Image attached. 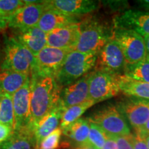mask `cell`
<instances>
[{"mask_svg":"<svg viewBox=\"0 0 149 149\" xmlns=\"http://www.w3.org/2000/svg\"><path fill=\"white\" fill-rule=\"evenodd\" d=\"M117 149H134L133 133L127 136L115 137Z\"/></svg>","mask_w":149,"mask_h":149,"instance_id":"obj_30","label":"cell"},{"mask_svg":"<svg viewBox=\"0 0 149 149\" xmlns=\"http://www.w3.org/2000/svg\"><path fill=\"white\" fill-rule=\"evenodd\" d=\"M89 122H90V131H89L88 143L96 149H101L105 144L109 137L95 123L90 120Z\"/></svg>","mask_w":149,"mask_h":149,"instance_id":"obj_28","label":"cell"},{"mask_svg":"<svg viewBox=\"0 0 149 149\" xmlns=\"http://www.w3.org/2000/svg\"><path fill=\"white\" fill-rule=\"evenodd\" d=\"M70 51H72L71 50L46 46L35 57L30 77L55 78L66 56Z\"/></svg>","mask_w":149,"mask_h":149,"instance_id":"obj_5","label":"cell"},{"mask_svg":"<svg viewBox=\"0 0 149 149\" xmlns=\"http://www.w3.org/2000/svg\"><path fill=\"white\" fill-rule=\"evenodd\" d=\"M89 120L100 126L109 137L115 138L132 134L129 124L116 106L110 105L100 110Z\"/></svg>","mask_w":149,"mask_h":149,"instance_id":"obj_6","label":"cell"},{"mask_svg":"<svg viewBox=\"0 0 149 149\" xmlns=\"http://www.w3.org/2000/svg\"><path fill=\"white\" fill-rule=\"evenodd\" d=\"M99 1L93 0H53L45 1L46 10L52 9L67 15L77 17L88 14L97 9Z\"/></svg>","mask_w":149,"mask_h":149,"instance_id":"obj_13","label":"cell"},{"mask_svg":"<svg viewBox=\"0 0 149 149\" xmlns=\"http://www.w3.org/2000/svg\"><path fill=\"white\" fill-rule=\"evenodd\" d=\"M104 3L112 10L116 11L126 9L128 6V2L126 1H104Z\"/></svg>","mask_w":149,"mask_h":149,"instance_id":"obj_32","label":"cell"},{"mask_svg":"<svg viewBox=\"0 0 149 149\" xmlns=\"http://www.w3.org/2000/svg\"><path fill=\"white\" fill-rule=\"evenodd\" d=\"M101 149H117V143L113 137H109Z\"/></svg>","mask_w":149,"mask_h":149,"instance_id":"obj_34","label":"cell"},{"mask_svg":"<svg viewBox=\"0 0 149 149\" xmlns=\"http://www.w3.org/2000/svg\"><path fill=\"white\" fill-rule=\"evenodd\" d=\"M70 146V145L68 144V143H63L62 144L59 146V149H61V148H68Z\"/></svg>","mask_w":149,"mask_h":149,"instance_id":"obj_39","label":"cell"},{"mask_svg":"<svg viewBox=\"0 0 149 149\" xmlns=\"http://www.w3.org/2000/svg\"><path fill=\"white\" fill-rule=\"evenodd\" d=\"M90 122L88 119L79 118L62 130V133L77 145L88 143Z\"/></svg>","mask_w":149,"mask_h":149,"instance_id":"obj_23","label":"cell"},{"mask_svg":"<svg viewBox=\"0 0 149 149\" xmlns=\"http://www.w3.org/2000/svg\"><path fill=\"white\" fill-rule=\"evenodd\" d=\"M25 5L21 0H0V29H4L9 19Z\"/></svg>","mask_w":149,"mask_h":149,"instance_id":"obj_27","label":"cell"},{"mask_svg":"<svg viewBox=\"0 0 149 149\" xmlns=\"http://www.w3.org/2000/svg\"><path fill=\"white\" fill-rule=\"evenodd\" d=\"M13 129L8 126L0 124V142L2 143L6 141L13 133Z\"/></svg>","mask_w":149,"mask_h":149,"instance_id":"obj_33","label":"cell"},{"mask_svg":"<svg viewBox=\"0 0 149 149\" xmlns=\"http://www.w3.org/2000/svg\"><path fill=\"white\" fill-rule=\"evenodd\" d=\"M30 74L1 70L0 71V95L9 94L13 95L23 86Z\"/></svg>","mask_w":149,"mask_h":149,"instance_id":"obj_21","label":"cell"},{"mask_svg":"<svg viewBox=\"0 0 149 149\" xmlns=\"http://www.w3.org/2000/svg\"><path fill=\"white\" fill-rule=\"evenodd\" d=\"M26 5L9 19L8 26L19 31L37 26L46 10L45 1H24Z\"/></svg>","mask_w":149,"mask_h":149,"instance_id":"obj_12","label":"cell"},{"mask_svg":"<svg viewBox=\"0 0 149 149\" xmlns=\"http://www.w3.org/2000/svg\"><path fill=\"white\" fill-rule=\"evenodd\" d=\"M0 124L10 127L14 130V109L11 95H0Z\"/></svg>","mask_w":149,"mask_h":149,"instance_id":"obj_26","label":"cell"},{"mask_svg":"<svg viewBox=\"0 0 149 149\" xmlns=\"http://www.w3.org/2000/svg\"><path fill=\"white\" fill-rule=\"evenodd\" d=\"M113 29L95 19L80 22V34L74 51L98 55L106 44L113 38Z\"/></svg>","mask_w":149,"mask_h":149,"instance_id":"obj_2","label":"cell"},{"mask_svg":"<svg viewBox=\"0 0 149 149\" xmlns=\"http://www.w3.org/2000/svg\"><path fill=\"white\" fill-rule=\"evenodd\" d=\"M65 110L66 109L60 100L57 107L37 124L35 130L36 149L40 148L41 143L46 137L59 127V126H60L61 118Z\"/></svg>","mask_w":149,"mask_h":149,"instance_id":"obj_17","label":"cell"},{"mask_svg":"<svg viewBox=\"0 0 149 149\" xmlns=\"http://www.w3.org/2000/svg\"><path fill=\"white\" fill-rule=\"evenodd\" d=\"M117 107L135 131L140 130L149 120V100L147 99L128 97Z\"/></svg>","mask_w":149,"mask_h":149,"instance_id":"obj_11","label":"cell"},{"mask_svg":"<svg viewBox=\"0 0 149 149\" xmlns=\"http://www.w3.org/2000/svg\"><path fill=\"white\" fill-rule=\"evenodd\" d=\"M34 144L35 130L29 128L14 131L10 138L0 145V149H31Z\"/></svg>","mask_w":149,"mask_h":149,"instance_id":"obj_22","label":"cell"},{"mask_svg":"<svg viewBox=\"0 0 149 149\" xmlns=\"http://www.w3.org/2000/svg\"><path fill=\"white\" fill-rule=\"evenodd\" d=\"M61 134L62 130L59 127L42 141L38 149H59Z\"/></svg>","mask_w":149,"mask_h":149,"instance_id":"obj_29","label":"cell"},{"mask_svg":"<svg viewBox=\"0 0 149 149\" xmlns=\"http://www.w3.org/2000/svg\"><path fill=\"white\" fill-rule=\"evenodd\" d=\"M136 2L141 8L144 9V11L149 12V0H139Z\"/></svg>","mask_w":149,"mask_h":149,"instance_id":"obj_36","label":"cell"},{"mask_svg":"<svg viewBox=\"0 0 149 149\" xmlns=\"http://www.w3.org/2000/svg\"><path fill=\"white\" fill-rule=\"evenodd\" d=\"M117 83L120 92L128 97L149 100V84L131 79L122 74L117 76Z\"/></svg>","mask_w":149,"mask_h":149,"instance_id":"obj_20","label":"cell"},{"mask_svg":"<svg viewBox=\"0 0 149 149\" xmlns=\"http://www.w3.org/2000/svg\"><path fill=\"white\" fill-rule=\"evenodd\" d=\"M80 22L79 17H77L67 15L59 11L47 9L42 14L37 26L44 32L48 33L59 28Z\"/></svg>","mask_w":149,"mask_h":149,"instance_id":"obj_19","label":"cell"},{"mask_svg":"<svg viewBox=\"0 0 149 149\" xmlns=\"http://www.w3.org/2000/svg\"><path fill=\"white\" fill-rule=\"evenodd\" d=\"M138 133L139 135L142 136L143 137L146 138V137H148L149 135V120L147 121V122L145 124V125L141 128L140 130H139L138 131H135Z\"/></svg>","mask_w":149,"mask_h":149,"instance_id":"obj_35","label":"cell"},{"mask_svg":"<svg viewBox=\"0 0 149 149\" xmlns=\"http://www.w3.org/2000/svg\"><path fill=\"white\" fill-rule=\"evenodd\" d=\"M80 34V23L57 29L47 33V46L74 51Z\"/></svg>","mask_w":149,"mask_h":149,"instance_id":"obj_15","label":"cell"},{"mask_svg":"<svg viewBox=\"0 0 149 149\" xmlns=\"http://www.w3.org/2000/svg\"><path fill=\"white\" fill-rule=\"evenodd\" d=\"M113 38L118 43L122 49L126 65L135 64L146 57V51L144 38L136 31L114 28Z\"/></svg>","mask_w":149,"mask_h":149,"instance_id":"obj_7","label":"cell"},{"mask_svg":"<svg viewBox=\"0 0 149 149\" xmlns=\"http://www.w3.org/2000/svg\"><path fill=\"white\" fill-rule=\"evenodd\" d=\"M120 93L117 75L102 70H96L90 73L89 100L95 104L111 99Z\"/></svg>","mask_w":149,"mask_h":149,"instance_id":"obj_8","label":"cell"},{"mask_svg":"<svg viewBox=\"0 0 149 149\" xmlns=\"http://www.w3.org/2000/svg\"><path fill=\"white\" fill-rule=\"evenodd\" d=\"M114 28L133 30L141 35H149V12L126 10L113 20Z\"/></svg>","mask_w":149,"mask_h":149,"instance_id":"obj_14","label":"cell"},{"mask_svg":"<svg viewBox=\"0 0 149 149\" xmlns=\"http://www.w3.org/2000/svg\"><path fill=\"white\" fill-rule=\"evenodd\" d=\"M97 55L70 51L56 74L55 79L61 87L74 82L88 73L96 65Z\"/></svg>","mask_w":149,"mask_h":149,"instance_id":"obj_3","label":"cell"},{"mask_svg":"<svg viewBox=\"0 0 149 149\" xmlns=\"http://www.w3.org/2000/svg\"><path fill=\"white\" fill-rule=\"evenodd\" d=\"M31 113L32 125L39 122L60 102L61 87L52 77L31 78Z\"/></svg>","mask_w":149,"mask_h":149,"instance_id":"obj_1","label":"cell"},{"mask_svg":"<svg viewBox=\"0 0 149 149\" xmlns=\"http://www.w3.org/2000/svg\"><path fill=\"white\" fill-rule=\"evenodd\" d=\"M144 38L145 46H146V55L149 56V35H141Z\"/></svg>","mask_w":149,"mask_h":149,"instance_id":"obj_38","label":"cell"},{"mask_svg":"<svg viewBox=\"0 0 149 149\" xmlns=\"http://www.w3.org/2000/svg\"><path fill=\"white\" fill-rule=\"evenodd\" d=\"M133 137L134 149H149L146 144V139L138 133L135 132L133 134Z\"/></svg>","mask_w":149,"mask_h":149,"instance_id":"obj_31","label":"cell"},{"mask_svg":"<svg viewBox=\"0 0 149 149\" xmlns=\"http://www.w3.org/2000/svg\"><path fill=\"white\" fill-rule=\"evenodd\" d=\"M90 73L65 86L61 91L60 100L65 109L89 100L88 79Z\"/></svg>","mask_w":149,"mask_h":149,"instance_id":"obj_16","label":"cell"},{"mask_svg":"<svg viewBox=\"0 0 149 149\" xmlns=\"http://www.w3.org/2000/svg\"><path fill=\"white\" fill-rule=\"evenodd\" d=\"M97 70H102L114 75L124 74L126 61L120 45L114 39L108 42L97 55Z\"/></svg>","mask_w":149,"mask_h":149,"instance_id":"obj_10","label":"cell"},{"mask_svg":"<svg viewBox=\"0 0 149 149\" xmlns=\"http://www.w3.org/2000/svg\"><path fill=\"white\" fill-rule=\"evenodd\" d=\"M145 139H146V144H147V146H148V148H149V135L148 136V137H146V138H145Z\"/></svg>","mask_w":149,"mask_h":149,"instance_id":"obj_40","label":"cell"},{"mask_svg":"<svg viewBox=\"0 0 149 149\" xmlns=\"http://www.w3.org/2000/svg\"><path fill=\"white\" fill-rule=\"evenodd\" d=\"M70 149H96L95 148H94L93 146H91L90 144L88 143H86V144H79V145H76L75 146L72 147Z\"/></svg>","mask_w":149,"mask_h":149,"instance_id":"obj_37","label":"cell"},{"mask_svg":"<svg viewBox=\"0 0 149 149\" xmlns=\"http://www.w3.org/2000/svg\"><path fill=\"white\" fill-rule=\"evenodd\" d=\"M94 104H95L94 102L88 100L81 104L67 108L64 112L59 127L61 130H63L67 126L70 125L72 123L79 120L80 117L85 113V111L89 108L93 107Z\"/></svg>","mask_w":149,"mask_h":149,"instance_id":"obj_25","label":"cell"},{"mask_svg":"<svg viewBox=\"0 0 149 149\" xmlns=\"http://www.w3.org/2000/svg\"><path fill=\"white\" fill-rule=\"evenodd\" d=\"M31 77L19 90L13 95L15 126L14 131H19L26 128H33L31 122Z\"/></svg>","mask_w":149,"mask_h":149,"instance_id":"obj_9","label":"cell"},{"mask_svg":"<svg viewBox=\"0 0 149 149\" xmlns=\"http://www.w3.org/2000/svg\"><path fill=\"white\" fill-rule=\"evenodd\" d=\"M3 53L4 56L1 64V70L31 73L35 57L15 37H11L6 39Z\"/></svg>","mask_w":149,"mask_h":149,"instance_id":"obj_4","label":"cell"},{"mask_svg":"<svg viewBox=\"0 0 149 149\" xmlns=\"http://www.w3.org/2000/svg\"><path fill=\"white\" fill-rule=\"evenodd\" d=\"M15 37L29 49L34 57L47 46V33L42 31L37 26L19 31Z\"/></svg>","mask_w":149,"mask_h":149,"instance_id":"obj_18","label":"cell"},{"mask_svg":"<svg viewBox=\"0 0 149 149\" xmlns=\"http://www.w3.org/2000/svg\"><path fill=\"white\" fill-rule=\"evenodd\" d=\"M124 75L137 80L149 84V56L138 62L131 65H126Z\"/></svg>","mask_w":149,"mask_h":149,"instance_id":"obj_24","label":"cell"}]
</instances>
